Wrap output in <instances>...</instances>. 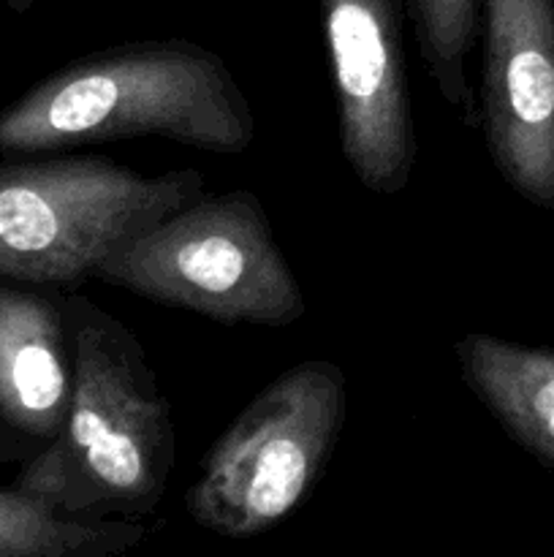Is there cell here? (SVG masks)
Wrapping results in <instances>:
<instances>
[{
	"instance_id": "cell-1",
	"label": "cell",
	"mask_w": 554,
	"mask_h": 557,
	"mask_svg": "<svg viewBox=\"0 0 554 557\" xmlns=\"http://www.w3.org/2000/svg\"><path fill=\"white\" fill-rule=\"evenodd\" d=\"M255 112L226 60L188 38H150L81 54L0 109V156H41L155 139L239 156Z\"/></svg>"
},
{
	"instance_id": "cell-2",
	"label": "cell",
	"mask_w": 554,
	"mask_h": 557,
	"mask_svg": "<svg viewBox=\"0 0 554 557\" xmlns=\"http://www.w3.org/2000/svg\"><path fill=\"white\" fill-rule=\"evenodd\" d=\"M74 395L52 444L11 487L76 520H150L177 462L172 406L139 337L81 294H63Z\"/></svg>"
},
{
	"instance_id": "cell-3",
	"label": "cell",
	"mask_w": 554,
	"mask_h": 557,
	"mask_svg": "<svg viewBox=\"0 0 554 557\" xmlns=\"http://www.w3.org/2000/svg\"><path fill=\"white\" fill-rule=\"evenodd\" d=\"M204 194V174H144L103 156L0 161V283L74 292L152 223Z\"/></svg>"
},
{
	"instance_id": "cell-4",
	"label": "cell",
	"mask_w": 554,
	"mask_h": 557,
	"mask_svg": "<svg viewBox=\"0 0 554 557\" xmlns=\"http://www.w3.org/2000/svg\"><path fill=\"white\" fill-rule=\"evenodd\" d=\"M96 281L223 326H291L307 299L253 190L201 194L119 245Z\"/></svg>"
},
{
	"instance_id": "cell-5",
	"label": "cell",
	"mask_w": 554,
	"mask_h": 557,
	"mask_svg": "<svg viewBox=\"0 0 554 557\" xmlns=\"http://www.w3.org/2000/svg\"><path fill=\"white\" fill-rule=\"evenodd\" d=\"M345 413V373L335 362L288 368L210 446L185 493L190 520L223 539L280 525L324 476Z\"/></svg>"
},
{
	"instance_id": "cell-6",
	"label": "cell",
	"mask_w": 554,
	"mask_h": 557,
	"mask_svg": "<svg viewBox=\"0 0 554 557\" xmlns=\"http://www.w3.org/2000/svg\"><path fill=\"white\" fill-rule=\"evenodd\" d=\"M348 169L364 190L396 196L416 169L405 0H318Z\"/></svg>"
},
{
	"instance_id": "cell-7",
	"label": "cell",
	"mask_w": 554,
	"mask_h": 557,
	"mask_svg": "<svg viewBox=\"0 0 554 557\" xmlns=\"http://www.w3.org/2000/svg\"><path fill=\"white\" fill-rule=\"evenodd\" d=\"M478 128L500 177L554 212V0H483Z\"/></svg>"
},
{
	"instance_id": "cell-8",
	"label": "cell",
	"mask_w": 554,
	"mask_h": 557,
	"mask_svg": "<svg viewBox=\"0 0 554 557\" xmlns=\"http://www.w3.org/2000/svg\"><path fill=\"white\" fill-rule=\"evenodd\" d=\"M74 395L63 292L0 283V428L36 455L58 438Z\"/></svg>"
},
{
	"instance_id": "cell-9",
	"label": "cell",
	"mask_w": 554,
	"mask_h": 557,
	"mask_svg": "<svg viewBox=\"0 0 554 557\" xmlns=\"http://www.w3.org/2000/svg\"><path fill=\"white\" fill-rule=\"evenodd\" d=\"M454 357L489 417L554 473V348L467 332L454 343Z\"/></svg>"
},
{
	"instance_id": "cell-10",
	"label": "cell",
	"mask_w": 554,
	"mask_h": 557,
	"mask_svg": "<svg viewBox=\"0 0 554 557\" xmlns=\"http://www.w3.org/2000/svg\"><path fill=\"white\" fill-rule=\"evenodd\" d=\"M33 451L0 428V462ZM150 539L147 520H76L0 487V557H125Z\"/></svg>"
},
{
	"instance_id": "cell-11",
	"label": "cell",
	"mask_w": 554,
	"mask_h": 557,
	"mask_svg": "<svg viewBox=\"0 0 554 557\" xmlns=\"http://www.w3.org/2000/svg\"><path fill=\"white\" fill-rule=\"evenodd\" d=\"M418 58L445 107L478 128V103L467 79V58L481 36L483 0H405Z\"/></svg>"
},
{
	"instance_id": "cell-12",
	"label": "cell",
	"mask_w": 554,
	"mask_h": 557,
	"mask_svg": "<svg viewBox=\"0 0 554 557\" xmlns=\"http://www.w3.org/2000/svg\"><path fill=\"white\" fill-rule=\"evenodd\" d=\"M5 5H9L11 11H14V14H27V11L33 9V5L38 3V0H3Z\"/></svg>"
}]
</instances>
